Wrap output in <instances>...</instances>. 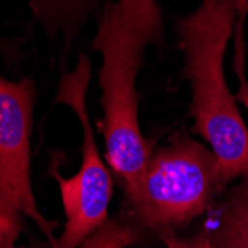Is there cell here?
<instances>
[{"label": "cell", "mask_w": 248, "mask_h": 248, "mask_svg": "<svg viewBox=\"0 0 248 248\" xmlns=\"http://www.w3.org/2000/svg\"><path fill=\"white\" fill-rule=\"evenodd\" d=\"M91 48L103 61L98 70L103 119L100 131L106 161L129 192L155 150L140 126L137 79L144 67L146 49L165 43V16L157 0H106L95 18Z\"/></svg>", "instance_id": "1"}, {"label": "cell", "mask_w": 248, "mask_h": 248, "mask_svg": "<svg viewBox=\"0 0 248 248\" xmlns=\"http://www.w3.org/2000/svg\"><path fill=\"white\" fill-rule=\"evenodd\" d=\"M248 0H201L175 21L183 78L192 89V131L214 152L224 187L248 177V128L224 76V52Z\"/></svg>", "instance_id": "2"}, {"label": "cell", "mask_w": 248, "mask_h": 248, "mask_svg": "<svg viewBox=\"0 0 248 248\" xmlns=\"http://www.w3.org/2000/svg\"><path fill=\"white\" fill-rule=\"evenodd\" d=\"M224 189L214 152L177 132L155 147L137 186L125 192L126 218L157 235L177 232L213 208Z\"/></svg>", "instance_id": "3"}, {"label": "cell", "mask_w": 248, "mask_h": 248, "mask_svg": "<svg viewBox=\"0 0 248 248\" xmlns=\"http://www.w3.org/2000/svg\"><path fill=\"white\" fill-rule=\"evenodd\" d=\"M91 76V61L85 52H80L75 69L70 72L62 70L57 88L55 103L70 107L79 119L82 129V162L78 174L69 178L60 174L55 159L51 162L49 174L58 183L65 214L64 231L52 242L54 248H79L108 218L113 180L100 156L86 107V93Z\"/></svg>", "instance_id": "4"}, {"label": "cell", "mask_w": 248, "mask_h": 248, "mask_svg": "<svg viewBox=\"0 0 248 248\" xmlns=\"http://www.w3.org/2000/svg\"><path fill=\"white\" fill-rule=\"evenodd\" d=\"M36 82L26 76L16 82L0 76V201L36 221L54 242L55 223L45 218L31 187V132Z\"/></svg>", "instance_id": "5"}, {"label": "cell", "mask_w": 248, "mask_h": 248, "mask_svg": "<svg viewBox=\"0 0 248 248\" xmlns=\"http://www.w3.org/2000/svg\"><path fill=\"white\" fill-rule=\"evenodd\" d=\"M106 0H30L33 21L51 39L62 42V62L69 57L75 42L93 18H97ZM22 39H6L0 34V54L8 67L21 58Z\"/></svg>", "instance_id": "6"}, {"label": "cell", "mask_w": 248, "mask_h": 248, "mask_svg": "<svg viewBox=\"0 0 248 248\" xmlns=\"http://www.w3.org/2000/svg\"><path fill=\"white\" fill-rule=\"evenodd\" d=\"M216 208L214 226L207 229L214 248H248V177L239 178Z\"/></svg>", "instance_id": "7"}, {"label": "cell", "mask_w": 248, "mask_h": 248, "mask_svg": "<svg viewBox=\"0 0 248 248\" xmlns=\"http://www.w3.org/2000/svg\"><path fill=\"white\" fill-rule=\"evenodd\" d=\"M140 231L126 217L107 218L79 248H126L140 239Z\"/></svg>", "instance_id": "8"}, {"label": "cell", "mask_w": 248, "mask_h": 248, "mask_svg": "<svg viewBox=\"0 0 248 248\" xmlns=\"http://www.w3.org/2000/svg\"><path fill=\"white\" fill-rule=\"evenodd\" d=\"M24 214L15 207L0 201V248H15V244L26 228Z\"/></svg>", "instance_id": "9"}, {"label": "cell", "mask_w": 248, "mask_h": 248, "mask_svg": "<svg viewBox=\"0 0 248 248\" xmlns=\"http://www.w3.org/2000/svg\"><path fill=\"white\" fill-rule=\"evenodd\" d=\"M159 238L167 248H214L207 229L195 233L190 238H182L174 231H167L159 233Z\"/></svg>", "instance_id": "10"}, {"label": "cell", "mask_w": 248, "mask_h": 248, "mask_svg": "<svg viewBox=\"0 0 248 248\" xmlns=\"http://www.w3.org/2000/svg\"><path fill=\"white\" fill-rule=\"evenodd\" d=\"M236 76L239 79V86L236 89V93L233 94V97H235L236 103H241L248 108V82L245 79V73H239Z\"/></svg>", "instance_id": "11"}]
</instances>
